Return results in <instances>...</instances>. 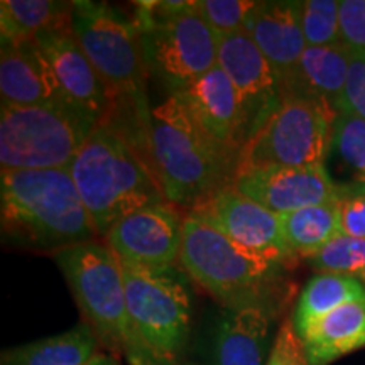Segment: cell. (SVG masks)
Returning <instances> with one entry per match:
<instances>
[{
  "label": "cell",
  "mask_w": 365,
  "mask_h": 365,
  "mask_svg": "<svg viewBox=\"0 0 365 365\" xmlns=\"http://www.w3.org/2000/svg\"><path fill=\"white\" fill-rule=\"evenodd\" d=\"M190 212L269 262L279 264L293 255L282 237L279 215L242 195L234 185L218 190Z\"/></svg>",
  "instance_id": "obj_12"
},
{
  "label": "cell",
  "mask_w": 365,
  "mask_h": 365,
  "mask_svg": "<svg viewBox=\"0 0 365 365\" xmlns=\"http://www.w3.org/2000/svg\"><path fill=\"white\" fill-rule=\"evenodd\" d=\"M98 125L70 105H2L0 173L68 170Z\"/></svg>",
  "instance_id": "obj_7"
},
{
  "label": "cell",
  "mask_w": 365,
  "mask_h": 365,
  "mask_svg": "<svg viewBox=\"0 0 365 365\" xmlns=\"http://www.w3.org/2000/svg\"><path fill=\"white\" fill-rule=\"evenodd\" d=\"M362 279H364V281H365V272H364V276H362Z\"/></svg>",
  "instance_id": "obj_36"
},
{
  "label": "cell",
  "mask_w": 365,
  "mask_h": 365,
  "mask_svg": "<svg viewBox=\"0 0 365 365\" xmlns=\"http://www.w3.org/2000/svg\"><path fill=\"white\" fill-rule=\"evenodd\" d=\"M218 66L239 95L249 143L284 100L279 80L247 31L220 38Z\"/></svg>",
  "instance_id": "obj_13"
},
{
  "label": "cell",
  "mask_w": 365,
  "mask_h": 365,
  "mask_svg": "<svg viewBox=\"0 0 365 365\" xmlns=\"http://www.w3.org/2000/svg\"><path fill=\"white\" fill-rule=\"evenodd\" d=\"M274 309L271 303L223 308L212 339V365H267Z\"/></svg>",
  "instance_id": "obj_18"
},
{
  "label": "cell",
  "mask_w": 365,
  "mask_h": 365,
  "mask_svg": "<svg viewBox=\"0 0 365 365\" xmlns=\"http://www.w3.org/2000/svg\"><path fill=\"white\" fill-rule=\"evenodd\" d=\"M340 227L344 235L365 240V195L341 200Z\"/></svg>",
  "instance_id": "obj_33"
},
{
  "label": "cell",
  "mask_w": 365,
  "mask_h": 365,
  "mask_svg": "<svg viewBox=\"0 0 365 365\" xmlns=\"http://www.w3.org/2000/svg\"><path fill=\"white\" fill-rule=\"evenodd\" d=\"M148 161L166 200L193 210L234 185L239 159L212 139L178 95L149 110L145 124Z\"/></svg>",
  "instance_id": "obj_1"
},
{
  "label": "cell",
  "mask_w": 365,
  "mask_h": 365,
  "mask_svg": "<svg viewBox=\"0 0 365 365\" xmlns=\"http://www.w3.org/2000/svg\"><path fill=\"white\" fill-rule=\"evenodd\" d=\"M352 301H365V286L359 277L344 274H317L301 291L293 325L296 333L304 331L333 309Z\"/></svg>",
  "instance_id": "obj_26"
},
{
  "label": "cell",
  "mask_w": 365,
  "mask_h": 365,
  "mask_svg": "<svg viewBox=\"0 0 365 365\" xmlns=\"http://www.w3.org/2000/svg\"><path fill=\"white\" fill-rule=\"evenodd\" d=\"M36 39L68 100L98 124H108L115 98L86 58L71 24L46 31Z\"/></svg>",
  "instance_id": "obj_14"
},
{
  "label": "cell",
  "mask_w": 365,
  "mask_h": 365,
  "mask_svg": "<svg viewBox=\"0 0 365 365\" xmlns=\"http://www.w3.org/2000/svg\"><path fill=\"white\" fill-rule=\"evenodd\" d=\"M75 2L58 0H2L0 33L2 41L36 39L46 31L71 24Z\"/></svg>",
  "instance_id": "obj_25"
},
{
  "label": "cell",
  "mask_w": 365,
  "mask_h": 365,
  "mask_svg": "<svg viewBox=\"0 0 365 365\" xmlns=\"http://www.w3.org/2000/svg\"><path fill=\"white\" fill-rule=\"evenodd\" d=\"M178 97L205 132L239 159L247 144V127L239 95L227 73L217 65Z\"/></svg>",
  "instance_id": "obj_16"
},
{
  "label": "cell",
  "mask_w": 365,
  "mask_h": 365,
  "mask_svg": "<svg viewBox=\"0 0 365 365\" xmlns=\"http://www.w3.org/2000/svg\"><path fill=\"white\" fill-rule=\"evenodd\" d=\"M339 112L352 113L365 120V53H352Z\"/></svg>",
  "instance_id": "obj_31"
},
{
  "label": "cell",
  "mask_w": 365,
  "mask_h": 365,
  "mask_svg": "<svg viewBox=\"0 0 365 365\" xmlns=\"http://www.w3.org/2000/svg\"><path fill=\"white\" fill-rule=\"evenodd\" d=\"M339 0H304L301 2V27L308 48L340 44Z\"/></svg>",
  "instance_id": "obj_28"
},
{
  "label": "cell",
  "mask_w": 365,
  "mask_h": 365,
  "mask_svg": "<svg viewBox=\"0 0 365 365\" xmlns=\"http://www.w3.org/2000/svg\"><path fill=\"white\" fill-rule=\"evenodd\" d=\"M336 112L319 100L289 97L244 149L237 175L257 168H322Z\"/></svg>",
  "instance_id": "obj_10"
},
{
  "label": "cell",
  "mask_w": 365,
  "mask_h": 365,
  "mask_svg": "<svg viewBox=\"0 0 365 365\" xmlns=\"http://www.w3.org/2000/svg\"><path fill=\"white\" fill-rule=\"evenodd\" d=\"M140 31L150 75L178 95L218 65L220 38L203 21L195 2L139 4Z\"/></svg>",
  "instance_id": "obj_5"
},
{
  "label": "cell",
  "mask_w": 365,
  "mask_h": 365,
  "mask_svg": "<svg viewBox=\"0 0 365 365\" xmlns=\"http://www.w3.org/2000/svg\"><path fill=\"white\" fill-rule=\"evenodd\" d=\"M340 44L352 53H365V0L340 2Z\"/></svg>",
  "instance_id": "obj_30"
},
{
  "label": "cell",
  "mask_w": 365,
  "mask_h": 365,
  "mask_svg": "<svg viewBox=\"0 0 365 365\" xmlns=\"http://www.w3.org/2000/svg\"><path fill=\"white\" fill-rule=\"evenodd\" d=\"M245 31L267 59L282 88L308 48L301 27V2H257Z\"/></svg>",
  "instance_id": "obj_19"
},
{
  "label": "cell",
  "mask_w": 365,
  "mask_h": 365,
  "mask_svg": "<svg viewBox=\"0 0 365 365\" xmlns=\"http://www.w3.org/2000/svg\"><path fill=\"white\" fill-rule=\"evenodd\" d=\"M2 105H73L54 78L38 39L2 41L0 49ZM78 108V107H76Z\"/></svg>",
  "instance_id": "obj_17"
},
{
  "label": "cell",
  "mask_w": 365,
  "mask_h": 365,
  "mask_svg": "<svg viewBox=\"0 0 365 365\" xmlns=\"http://www.w3.org/2000/svg\"><path fill=\"white\" fill-rule=\"evenodd\" d=\"M267 365H309L303 344L294 330L293 319H284L274 336V345Z\"/></svg>",
  "instance_id": "obj_32"
},
{
  "label": "cell",
  "mask_w": 365,
  "mask_h": 365,
  "mask_svg": "<svg viewBox=\"0 0 365 365\" xmlns=\"http://www.w3.org/2000/svg\"><path fill=\"white\" fill-rule=\"evenodd\" d=\"M53 257L70 286L81 322L95 333L102 350L124 355L129 318L124 269L117 255L97 239L59 250Z\"/></svg>",
  "instance_id": "obj_8"
},
{
  "label": "cell",
  "mask_w": 365,
  "mask_h": 365,
  "mask_svg": "<svg viewBox=\"0 0 365 365\" xmlns=\"http://www.w3.org/2000/svg\"><path fill=\"white\" fill-rule=\"evenodd\" d=\"M71 29L115 102L125 100L139 115L149 117L145 98L149 70L135 21L108 4L75 2Z\"/></svg>",
  "instance_id": "obj_9"
},
{
  "label": "cell",
  "mask_w": 365,
  "mask_h": 365,
  "mask_svg": "<svg viewBox=\"0 0 365 365\" xmlns=\"http://www.w3.org/2000/svg\"><path fill=\"white\" fill-rule=\"evenodd\" d=\"M180 266L223 308L269 303L267 289L276 264L240 247L191 212L182 225Z\"/></svg>",
  "instance_id": "obj_6"
},
{
  "label": "cell",
  "mask_w": 365,
  "mask_h": 365,
  "mask_svg": "<svg viewBox=\"0 0 365 365\" xmlns=\"http://www.w3.org/2000/svg\"><path fill=\"white\" fill-rule=\"evenodd\" d=\"M254 0H196L195 6L203 21L218 38L245 31L255 7Z\"/></svg>",
  "instance_id": "obj_29"
},
{
  "label": "cell",
  "mask_w": 365,
  "mask_h": 365,
  "mask_svg": "<svg viewBox=\"0 0 365 365\" xmlns=\"http://www.w3.org/2000/svg\"><path fill=\"white\" fill-rule=\"evenodd\" d=\"M0 220L11 244L34 252L98 239L68 170L0 173Z\"/></svg>",
  "instance_id": "obj_2"
},
{
  "label": "cell",
  "mask_w": 365,
  "mask_h": 365,
  "mask_svg": "<svg viewBox=\"0 0 365 365\" xmlns=\"http://www.w3.org/2000/svg\"><path fill=\"white\" fill-rule=\"evenodd\" d=\"M309 264L318 274L362 277L365 272V240L341 234L309 257Z\"/></svg>",
  "instance_id": "obj_27"
},
{
  "label": "cell",
  "mask_w": 365,
  "mask_h": 365,
  "mask_svg": "<svg viewBox=\"0 0 365 365\" xmlns=\"http://www.w3.org/2000/svg\"><path fill=\"white\" fill-rule=\"evenodd\" d=\"M102 346L86 323L31 344L4 350L0 365H81Z\"/></svg>",
  "instance_id": "obj_23"
},
{
  "label": "cell",
  "mask_w": 365,
  "mask_h": 365,
  "mask_svg": "<svg viewBox=\"0 0 365 365\" xmlns=\"http://www.w3.org/2000/svg\"><path fill=\"white\" fill-rule=\"evenodd\" d=\"M122 269L129 318L124 357L132 365H180L191 333V296L181 274Z\"/></svg>",
  "instance_id": "obj_4"
},
{
  "label": "cell",
  "mask_w": 365,
  "mask_h": 365,
  "mask_svg": "<svg viewBox=\"0 0 365 365\" xmlns=\"http://www.w3.org/2000/svg\"><path fill=\"white\" fill-rule=\"evenodd\" d=\"M68 171L102 239L124 217L168 202L148 159L112 124L91 132Z\"/></svg>",
  "instance_id": "obj_3"
},
{
  "label": "cell",
  "mask_w": 365,
  "mask_h": 365,
  "mask_svg": "<svg viewBox=\"0 0 365 365\" xmlns=\"http://www.w3.org/2000/svg\"><path fill=\"white\" fill-rule=\"evenodd\" d=\"M180 365H196V364H191V362H185V364H182V362H181Z\"/></svg>",
  "instance_id": "obj_35"
},
{
  "label": "cell",
  "mask_w": 365,
  "mask_h": 365,
  "mask_svg": "<svg viewBox=\"0 0 365 365\" xmlns=\"http://www.w3.org/2000/svg\"><path fill=\"white\" fill-rule=\"evenodd\" d=\"M287 249L299 257H313L341 235L340 202L314 205L279 217Z\"/></svg>",
  "instance_id": "obj_24"
},
{
  "label": "cell",
  "mask_w": 365,
  "mask_h": 365,
  "mask_svg": "<svg viewBox=\"0 0 365 365\" xmlns=\"http://www.w3.org/2000/svg\"><path fill=\"white\" fill-rule=\"evenodd\" d=\"M322 170L339 200L365 195V120L339 112Z\"/></svg>",
  "instance_id": "obj_22"
},
{
  "label": "cell",
  "mask_w": 365,
  "mask_h": 365,
  "mask_svg": "<svg viewBox=\"0 0 365 365\" xmlns=\"http://www.w3.org/2000/svg\"><path fill=\"white\" fill-rule=\"evenodd\" d=\"M350 59L352 51L344 44L307 48L289 78L282 85V95L284 98L319 100L339 112Z\"/></svg>",
  "instance_id": "obj_20"
},
{
  "label": "cell",
  "mask_w": 365,
  "mask_h": 365,
  "mask_svg": "<svg viewBox=\"0 0 365 365\" xmlns=\"http://www.w3.org/2000/svg\"><path fill=\"white\" fill-rule=\"evenodd\" d=\"M81 365H120V357L105 352V350H100V352L95 354L93 357L88 359Z\"/></svg>",
  "instance_id": "obj_34"
},
{
  "label": "cell",
  "mask_w": 365,
  "mask_h": 365,
  "mask_svg": "<svg viewBox=\"0 0 365 365\" xmlns=\"http://www.w3.org/2000/svg\"><path fill=\"white\" fill-rule=\"evenodd\" d=\"M185 215L170 202L140 208L118 220L103 237L125 266L166 271L180 264Z\"/></svg>",
  "instance_id": "obj_11"
},
{
  "label": "cell",
  "mask_w": 365,
  "mask_h": 365,
  "mask_svg": "<svg viewBox=\"0 0 365 365\" xmlns=\"http://www.w3.org/2000/svg\"><path fill=\"white\" fill-rule=\"evenodd\" d=\"M309 365H328L365 346V301L333 309L299 333Z\"/></svg>",
  "instance_id": "obj_21"
},
{
  "label": "cell",
  "mask_w": 365,
  "mask_h": 365,
  "mask_svg": "<svg viewBox=\"0 0 365 365\" xmlns=\"http://www.w3.org/2000/svg\"><path fill=\"white\" fill-rule=\"evenodd\" d=\"M234 186L276 215L340 202L322 168H257L235 176Z\"/></svg>",
  "instance_id": "obj_15"
}]
</instances>
